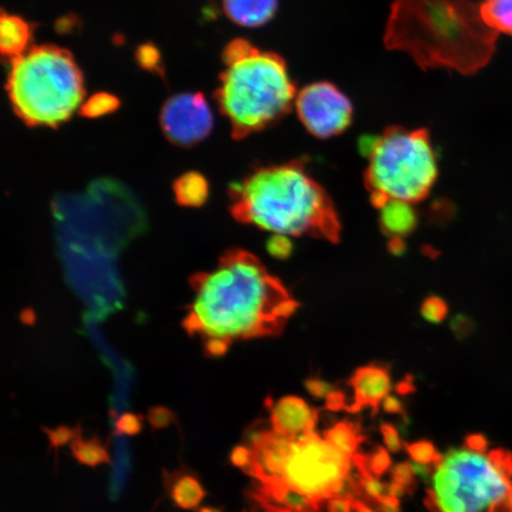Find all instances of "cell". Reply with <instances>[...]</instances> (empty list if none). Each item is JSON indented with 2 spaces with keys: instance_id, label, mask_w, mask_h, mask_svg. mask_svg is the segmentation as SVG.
I'll list each match as a JSON object with an SVG mask.
<instances>
[{
  "instance_id": "cell-1",
  "label": "cell",
  "mask_w": 512,
  "mask_h": 512,
  "mask_svg": "<svg viewBox=\"0 0 512 512\" xmlns=\"http://www.w3.org/2000/svg\"><path fill=\"white\" fill-rule=\"evenodd\" d=\"M293 304L258 260L236 253L198 278L188 324L210 355L221 356L235 341L272 331Z\"/></svg>"
},
{
  "instance_id": "cell-2",
  "label": "cell",
  "mask_w": 512,
  "mask_h": 512,
  "mask_svg": "<svg viewBox=\"0 0 512 512\" xmlns=\"http://www.w3.org/2000/svg\"><path fill=\"white\" fill-rule=\"evenodd\" d=\"M498 35L473 0H393L383 42L421 69L475 75L494 57Z\"/></svg>"
},
{
  "instance_id": "cell-3",
  "label": "cell",
  "mask_w": 512,
  "mask_h": 512,
  "mask_svg": "<svg viewBox=\"0 0 512 512\" xmlns=\"http://www.w3.org/2000/svg\"><path fill=\"white\" fill-rule=\"evenodd\" d=\"M216 100L236 137L277 124L296 104V82L283 56L238 38L223 51Z\"/></svg>"
},
{
  "instance_id": "cell-4",
  "label": "cell",
  "mask_w": 512,
  "mask_h": 512,
  "mask_svg": "<svg viewBox=\"0 0 512 512\" xmlns=\"http://www.w3.org/2000/svg\"><path fill=\"white\" fill-rule=\"evenodd\" d=\"M235 197L241 219L271 235L334 232L328 198L299 164L256 171L239 185Z\"/></svg>"
},
{
  "instance_id": "cell-5",
  "label": "cell",
  "mask_w": 512,
  "mask_h": 512,
  "mask_svg": "<svg viewBox=\"0 0 512 512\" xmlns=\"http://www.w3.org/2000/svg\"><path fill=\"white\" fill-rule=\"evenodd\" d=\"M6 89L15 113L30 126H60L81 110L85 99V81L74 56L50 44L11 60Z\"/></svg>"
},
{
  "instance_id": "cell-6",
  "label": "cell",
  "mask_w": 512,
  "mask_h": 512,
  "mask_svg": "<svg viewBox=\"0 0 512 512\" xmlns=\"http://www.w3.org/2000/svg\"><path fill=\"white\" fill-rule=\"evenodd\" d=\"M432 483L425 504L433 512H512V453L452 448Z\"/></svg>"
},
{
  "instance_id": "cell-7",
  "label": "cell",
  "mask_w": 512,
  "mask_h": 512,
  "mask_svg": "<svg viewBox=\"0 0 512 512\" xmlns=\"http://www.w3.org/2000/svg\"><path fill=\"white\" fill-rule=\"evenodd\" d=\"M368 181L377 204L387 200L418 202L438 178V158L426 130L389 127L373 136Z\"/></svg>"
},
{
  "instance_id": "cell-8",
  "label": "cell",
  "mask_w": 512,
  "mask_h": 512,
  "mask_svg": "<svg viewBox=\"0 0 512 512\" xmlns=\"http://www.w3.org/2000/svg\"><path fill=\"white\" fill-rule=\"evenodd\" d=\"M352 471V459L313 431L292 439L278 482L324 502L339 497ZM271 484V483H270Z\"/></svg>"
},
{
  "instance_id": "cell-9",
  "label": "cell",
  "mask_w": 512,
  "mask_h": 512,
  "mask_svg": "<svg viewBox=\"0 0 512 512\" xmlns=\"http://www.w3.org/2000/svg\"><path fill=\"white\" fill-rule=\"evenodd\" d=\"M296 111L312 136L328 139L347 131L354 118L351 100L334 83H311L298 92Z\"/></svg>"
},
{
  "instance_id": "cell-10",
  "label": "cell",
  "mask_w": 512,
  "mask_h": 512,
  "mask_svg": "<svg viewBox=\"0 0 512 512\" xmlns=\"http://www.w3.org/2000/svg\"><path fill=\"white\" fill-rule=\"evenodd\" d=\"M160 125L170 142L191 146L209 136L214 125L213 113L202 94H177L165 102Z\"/></svg>"
},
{
  "instance_id": "cell-11",
  "label": "cell",
  "mask_w": 512,
  "mask_h": 512,
  "mask_svg": "<svg viewBox=\"0 0 512 512\" xmlns=\"http://www.w3.org/2000/svg\"><path fill=\"white\" fill-rule=\"evenodd\" d=\"M249 498L264 512H320L323 502L300 494L283 483L256 482Z\"/></svg>"
},
{
  "instance_id": "cell-12",
  "label": "cell",
  "mask_w": 512,
  "mask_h": 512,
  "mask_svg": "<svg viewBox=\"0 0 512 512\" xmlns=\"http://www.w3.org/2000/svg\"><path fill=\"white\" fill-rule=\"evenodd\" d=\"M318 418L317 409H312L303 399L286 396L273 406L271 424L275 433L297 439L315 431Z\"/></svg>"
},
{
  "instance_id": "cell-13",
  "label": "cell",
  "mask_w": 512,
  "mask_h": 512,
  "mask_svg": "<svg viewBox=\"0 0 512 512\" xmlns=\"http://www.w3.org/2000/svg\"><path fill=\"white\" fill-rule=\"evenodd\" d=\"M350 384L355 393V401L348 408V412L352 414L370 407L373 408L375 416L392 389L389 371L376 364L358 369L351 377Z\"/></svg>"
},
{
  "instance_id": "cell-14",
  "label": "cell",
  "mask_w": 512,
  "mask_h": 512,
  "mask_svg": "<svg viewBox=\"0 0 512 512\" xmlns=\"http://www.w3.org/2000/svg\"><path fill=\"white\" fill-rule=\"evenodd\" d=\"M224 14L243 28H260L277 14L279 0H222Z\"/></svg>"
},
{
  "instance_id": "cell-15",
  "label": "cell",
  "mask_w": 512,
  "mask_h": 512,
  "mask_svg": "<svg viewBox=\"0 0 512 512\" xmlns=\"http://www.w3.org/2000/svg\"><path fill=\"white\" fill-rule=\"evenodd\" d=\"M164 485L176 507L183 510H194L200 507L207 497L200 478L188 470L165 472Z\"/></svg>"
},
{
  "instance_id": "cell-16",
  "label": "cell",
  "mask_w": 512,
  "mask_h": 512,
  "mask_svg": "<svg viewBox=\"0 0 512 512\" xmlns=\"http://www.w3.org/2000/svg\"><path fill=\"white\" fill-rule=\"evenodd\" d=\"M34 28L28 21L16 15L6 14L3 11L0 18V50L10 59L21 56L29 50Z\"/></svg>"
},
{
  "instance_id": "cell-17",
  "label": "cell",
  "mask_w": 512,
  "mask_h": 512,
  "mask_svg": "<svg viewBox=\"0 0 512 512\" xmlns=\"http://www.w3.org/2000/svg\"><path fill=\"white\" fill-rule=\"evenodd\" d=\"M413 204L401 200H387L380 204L382 228L393 238H403L415 228L418 215Z\"/></svg>"
},
{
  "instance_id": "cell-18",
  "label": "cell",
  "mask_w": 512,
  "mask_h": 512,
  "mask_svg": "<svg viewBox=\"0 0 512 512\" xmlns=\"http://www.w3.org/2000/svg\"><path fill=\"white\" fill-rule=\"evenodd\" d=\"M323 437L350 459L355 456L358 447L367 439L366 435L362 434L361 425L348 419L337 422L323 433Z\"/></svg>"
},
{
  "instance_id": "cell-19",
  "label": "cell",
  "mask_w": 512,
  "mask_h": 512,
  "mask_svg": "<svg viewBox=\"0 0 512 512\" xmlns=\"http://www.w3.org/2000/svg\"><path fill=\"white\" fill-rule=\"evenodd\" d=\"M70 448H72L76 462L81 465L96 467L99 465L112 464L110 453H108L107 447L102 444L99 437L85 440L82 437L81 431L78 437L70 444Z\"/></svg>"
},
{
  "instance_id": "cell-20",
  "label": "cell",
  "mask_w": 512,
  "mask_h": 512,
  "mask_svg": "<svg viewBox=\"0 0 512 512\" xmlns=\"http://www.w3.org/2000/svg\"><path fill=\"white\" fill-rule=\"evenodd\" d=\"M177 200L187 207H198L207 201L209 185L207 179L197 172H189L176 183Z\"/></svg>"
},
{
  "instance_id": "cell-21",
  "label": "cell",
  "mask_w": 512,
  "mask_h": 512,
  "mask_svg": "<svg viewBox=\"0 0 512 512\" xmlns=\"http://www.w3.org/2000/svg\"><path fill=\"white\" fill-rule=\"evenodd\" d=\"M480 9L490 28L512 37V0H483Z\"/></svg>"
},
{
  "instance_id": "cell-22",
  "label": "cell",
  "mask_w": 512,
  "mask_h": 512,
  "mask_svg": "<svg viewBox=\"0 0 512 512\" xmlns=\"http://www.w3.org/2000/svg\"><path fill=\"white\" fill-rule=\"evenodd\" d=\"M120 101L117 96L98 93L89 98L81 107V113L87 118H100L118 110Z\"/></svg>"
},
{
  "instance_id": "cell-23",
  "label": "cell",
  "mask_w": 512,
  "mask_h": 512,
  "mask_svg": "<svg viewBox=\"0 0 512 512\" xmlns=\"http://www.w3.org/2000/svg\"><path fill=\"white\" fill-rule=\"evenodd\" d=\"M405 446L414 463L430 465L434 471L444 460V456H441L430 440L415 441V443L405 444Z\"/></svg>"
},
{
  "instance_id": "cell-24",
  "label": "cell",
  "mask_w": 512,
  "mask_h": 512,
  "mask_svg": "<svg viewBox=\"0 0 512 512\" xmlns=\"http://www.w3.org/2000/svg\"><path fill=\"white\" fill-rule=\"evenodd\" d=\"M144 428V416L138 413L121 414L114 424L115 437H136Z\"/></svg>"
},
{
  "instance_id": "cell-25",
  "label": "cell",
  "mask_w": 512,
  "mask_h": 512,
  "mask_svg": "<svg viewBox=\"0 0 512 512\" xmlns=\"http://www.w3.org/2000/svg\"><path fill=\"white\" fill-rule=\"evenodd\" d=\"M42 431L46 433L49 445L55 448L56 451H59L61 447L66 446L67 444H72V441L78 437L82 428L80 426H59L57 428L43 427Z\"/></svg>"
},
{
  "instance_id": "cell-26",
  "label": "cell",
  "mask_w": 512,
  "mask_h": 512,
  "mask_svg": "<svg viewBox=\"0 0 512 512\" xmlns=\"http://www.w3.org/2000/svg\"><path fill=\"white\" fill-rule=\"evenodd\" d=\"M415 476L413 465L408 462L395 465L392 470V482L401 485L409 495H413L418 488Z\"/></svg>"
},
{
  "instance_id": "cell-27",
  "label": "cell",
  "mask_w": 512,
  "mask_h": 512,
  "mask_svg": "<svg viewBox=\"0 0 512 512\" xmlns=\"http://www.w3.org/2000/svg\"><path fill=\"white\" fill-rule=\"evenodd\" d=\"M147 420L153 431L164 430L176 421V414L165 406H156L149 409Z\"/></svg>"
},
{
  "instance_id": "cell-28",
  "label": "cell",
  "mask_w": 512,
  "mask_h": 512,
  "mask_svg": "<svg viewBox=\"0 0 512 512\" xmlns=\"http://www.w3.org/2000/svg\"><path fill=\"white\" fill-rule=\"evenodd\" d=\"M267 251L275 259H285L293 251V242L291 236L273 234L267 241Z\"/></svg>"
},
{
  "instance_id": "cell-29",
  "label": "cell",
  "mask_w": 512,
  "mask_h": 512,
  "mask_svg": "<svg viewBox=\"0 0 512 512\" xmlns=\"http://www.w3.org/2000/svg\"><path fill=\"white\" fill-rule=\"evenodd\" d=\"M421 313L428 322L440 323L446 316L447 307L443 300L430 298L422 305Z\"/></svg>"
},
{
  "instance_id": "cell-30",
  "label": "cell",
  "mask_w": 512,
  "mask_h": 512,
  "mask_svg": "<svg viewBox=\"0 0 512 512\" xmlns=\"http://www.w3.org/2000/svg\"><path fill=\"white\" fill-rule=\"evenodd\" d=\"M380 432L388 451L392 453H399L402 450L403 445L405 444H403L400 433L396 430L395 426L389 424V422H382Z\"/></svg>"
},
{
  "instance_id": "cell-31",
  "label": "cell",
  "mask_w": 512,
  "mask_h": 512,
  "mask_svg": "<svg viewBox=\"0 0 512 512\" xmlns=\"http://www.w3.org/2000/svg\"><path fill=\"white\" fill-rule=\"evenodd\" d=\"M137 60L140 67L149 70L159 69L160 66V53L157 48L152 44H145L137 51Z\"/></svg>"
},
{
  "instance_id": "cell-32",
  "label": "cell",
  "mask_w": 512,
  "mask_h": 512,
  "mask_svg": "<svg viewBox=\"0 0 512 512\" xmlns=\"http://www.w3.org/2000/svg\"><path fill=\"white\" fill-rule=\"evenodd\" d=\"M230 464L246 472L252 465L253 452L252 448L245 445L235 446L230 452Z\"/></svg>"
},
{
  "instance_id": "cell-33",
  "label": "cell",
  "mask_w": 512,
  "mask_h": 512,
  "mask_svg": "<svg viewBox=\"0 0 512 512\" xmlns=\"http://www.w3.org/2000/svg\"><path fill=\"white\" fill-rule=\"evenodd\" d=\"M307 392L316 399L328 398L334 392L335 387L331 383L319 379H310L305 382Z\"/></svg>"
},
{
  "instance_id": "cell-34",
  "label": "cell",
  "mask_w": 512,
  "mask_h": 512,
  "mask_svg": "<svg viewBox=\"0 0 512 512\" xmlns=\"http://www.w3.org/2000/svg\"><path fill=\"white\" fill-rule=\"evenodd\" d=\"M325 400V408L328 409V411H348L349 406L347 405V396H345L343 392H339V390H334V392L329 394L328 398Z\"/></svg>"
},
{
  "instance_id": "cell-35",
  "label": "cell",
  "mask_w": 512,
  "mask_h": 512,
  "mask_svg": "<svg viewBox=\"0 0 512 512\" xmlns=\"http://www.w3.org/2000/svg\"><path fill=\"white\" fill-rule=\"evenodd\" d=\"M465 447L476 452H486L489 447V440L483 434H469L464 441Z\"/></svg>"
},
{
  "instance_id": "cell-36",
  "label": "cell",
  "mask_w": 512,
  "mask_h": 512,
  "mask_svg": "<svg viewBox=\"0 0 512 512\" xmlns=\"http://www.w3.org/2000/svg\"><path fill=\"white\" fill-rule=\"evenodd\" d=\"M382 408L383 411L388 414H399L402 415L403 418H406V407L403 405V402L395 398V396L388 395L382 402Z\"/></svg>"
},
{
  "instance_id": "cell-37",
  "label": "cell",
  "mask_w": 512,
  "mask_h": 512,
  "mask_svg": "<svg viewBox=\"0 0 512 512\" xmlns=\"http://www.w3.org/2000/svg\"><path fill=\"white\" fill-rule=\"evenodd\" d=\"M326 509H328V512H351L354 510L352 509L351 499L347 497L330 498Z\"/></svg>"
},
{
  "instance_id": "cell-38",
  "label": "cell",
  "mask_w": 512,
  "mask_h": 512,
  "mask_svg": "<svg viewBox=\"0 0 512 512\" xmlns=\"http://www.w3.org/2000/svg\"><path fill=\"white\" fill-rule=\"evenodd\" d=\"M351 502L352 509H354L355 512H375L366 502L362 501V499L354 498L351 499Z\"/></svg>"
},
{
  "instance_id": "cell-39",
  "label": "cell",
  "mask_w": 512,
  "mask_h": 512,
  "mask_svg": "<svg viewBox=\"0 0 512 512\" xmlns=\"http://www.w3.org/2000/svg\"><path fill=\"white\" fill-rule=\"evenodd\" d=\"M196 512H223V509L209 507V505H206V507H201L200 509H197Z\"/></svg>"
},
{
  "instance_id": "cell-40",
  "label": "cell",
  "mask_w": 512,
  "mask_h": 512,
  "mask_svg": "<svg viewBox=\"0 0 512 512\" xmlns=\"http://www.w3.org/2000/svg\"><path fill=\"white\" fill-rule=\"evenodd\" d=\"M243 512H245V511H243Z\"/></svg>"
}]
</instances>
